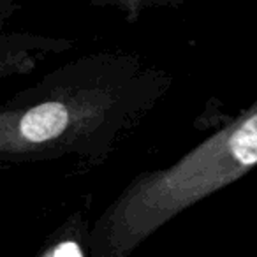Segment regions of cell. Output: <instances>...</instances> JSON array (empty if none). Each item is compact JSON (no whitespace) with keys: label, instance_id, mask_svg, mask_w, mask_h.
<instances>
[{"label":"cell","instance_id":"3","mask_svg":"<svg viewBox=\"0 0 257 257\" xmlns=\"http://www.w3.org/2000/svg\"><path fill=\"white\" fill-rule=\"evenodd\" d=\"M51 257H83V253L78 243L67 239V241H62L60 245L53 250Z\"/></svg>","mask_w":257,"mask_h":257},{"label":"cell","instance_id":"1","mask_svg":"<svg viewBox=\"0 0 257 257\" xmlns=\"http://www.w3.org/2000/svg\"><path fill=\"white\" fill-rule=\"evenodd\" d=\"M257 164V104L169 169L147 176L114 206L107 253L123 255L166 220Z\"/></svg>","mask_w":257,"mask_h":257},{"label":"cell","instance_id":"2","mask_svg":"<svg viewBox=\"0 0 257 257\" xmlns=\"http://www.w3.org/2000/svg\"><path fill=\"white\" fill-rule=\"evenodd\" d=\"M72 113L67 104L48 100L29 107L16 120V141L25 145H43L60 138L71 125Z\"/></svg>","mask_w":257,"mask_h":257}]
</instances>
